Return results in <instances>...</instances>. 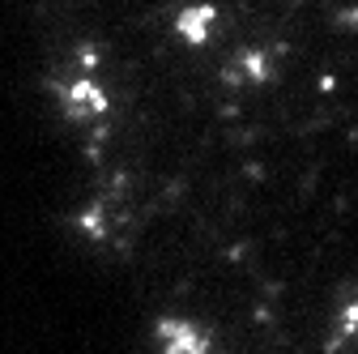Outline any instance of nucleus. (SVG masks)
I'll list each match as a JSON object with an SVG mask.
<instances>
[{"mask_svg":"<svg viewBox=\"0 0 358 354\" xmlns=\"http://www.w3.org/2000/svg\"><path fill=\"white\" fill-rule=\"evenodd\" d=\"M162 337H166V354H209L205 337H201L192 325L179 329V337H175V329H171V325H162Z\"/></svg>","mask_w":358,"mask_h":354,"instance_id":"nucleus-1","label":"nucleus"}]
</instances>
